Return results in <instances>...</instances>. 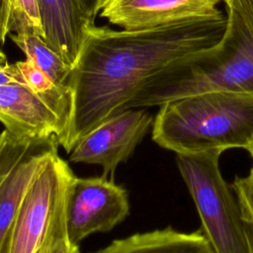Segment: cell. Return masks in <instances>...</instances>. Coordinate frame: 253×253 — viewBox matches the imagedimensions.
Listing matches in <instances>:
<instances>
[{"label": "cell", "instance_id": "cell-6", "mask_svg": "<svg viewBox=\"0 0 253 253\" xmlns=\"http://www.w3.org/2000/svg\"><path fill=\"white\" fill-rule=\"evenodd\" d=\"M55 136L23 137L6 128L0 132V253H8L20 206L35 177L54 153Z\"/></svg>", "mask_w": 253, "mask_h": 253}, {"label": "cell", "instance_id": "cell-21", "mask_svg": "<svg viewBox=\"0 0 253 253\" xmlns=\"http://www.w3.org/2000/svg\"><path fill=\"white\" fill-rule=\"evenodd\" d=\"M247 151L250 153V155H251V157H252V159H253V144L251 145V147H250Z\"/></svg>", "mask_w": 253, "mask_h": 253}, {"label": "cell", "instance_id": "cell-15", "mask_svg": "<svg viewBox=\"0 0 253 253\" xmlns=\"http://www.w3.org/2000/svg\"><path fill=\"white\" fill-rule=\"evenodd\" d=\"M230 187L236 195L240 210L253 217V165L247 176L236 177Z\"/></svg>", "mask_w": 253, "mask_h": 253}, {"label": "cell", "instance_id": "cell-2", "mask_svg": "<svg viewBox=\"0 0 253 253\" xmlns=\"http://www.w3.org/2000/svg\"><path fill=\"white\" fill-rule=\"evenodd\" d=\"M222 2L226 24L220 40L151 77L128 109L161 106L209 92L253 97V8L249 0Z\"/></svg>", "mask_w": 253, "mask_h": 253}, {"label": "cell", "instance_id": "cell-22", "mask_svg": "<svg viewBox=\"0 0 253 253\" xmlns=\"http://www.w3.org/2000/svg\"><path fill=\"white\" fill-rule=\"evenodd\" d=\"M249 2L251 3V6H252V8H253V0H249Z\"/></svg>", "mask_w": 253, "mask_h": 253}, {"label": "cell", "instance_id": "cell-16", "mask_svg": "<svg viewBox=\"0 0 253 253\" xmlns=\"http://www.w3.org/2000/svg\"><path fill=\"white\" fill-rule=\"evenodd\" d=\"M17 81L24 83L16 63H6L4 65H0V85Z\"/></svg>", "mask_w": 253, "mask_h": 253}, {"label": "cell", "instance_id": "cell-18", "mask_svg": "<svg viewBox=\"0 0 253 253\" xmlns=\"http://www.w3.org/2000/svg\"><path fill=\"white\" fill-rule=\"evenodd\" d=\"M79 1L88 18L93 23H95V19L100 13L103 0H79Z\"/></svg>", "mask_w": 253, "mask_h": 253}, {"label": "cell", "instance_id": "cell-19", "mask_svg": "<svg viewBox=\"0 0 253 253\" xmlns=\"http://www.w3.org/2000/svg\"><path fill=\"white\" fill-rule=\"evenodd\" d=\"M240 211H241L242 218L245 221V225H246V229H247V233H248V238H249L250 250H251V253H253V217L248 212H246L245 211L240 210Z\"/></svg>", "mask_w": 253, "mask_h": 253}, {"label": "cell", "instance_id": "cell-9", "mask_svg": "<svg viewBox=\"0 0 253 253\" xmlns=\"http://www.w3.org/2000/svg\"><path fill=\"white\" fill-rule=\"evenodd\" d=\"M222 0H103L99 16L124 30H146L223 17Z\"/></svg>", "mask_w": 253, "mask_h": 253}, {"label": "cell", "instance_id": "cell-1", "mask_svg": "<svg viewBox=\"0 0 253 253\" xmlns=\"http://www.w3.org/2000/svg\"><path fill=\"white\" fill-rule=\"evenodd\" d=\"M225 24L223 16L146 30L92 27L71 73L73 111L63 149L70 153L95 126L127 110L151 77L213 46Z\"/></svg>", "mask_w": 253, "mask_h": 253}, {"label": "cell", "instance_id": "cell-4", "mask_svg": "<svg viewBox=\"0 0 253 253\" xmlns=\"http://www.w3.org/2000/svg\"><path fill=\"white\" fill-rule=\"evenodd\" d=\"M221 152L179 153L176 163L201 218V230L213 252L251 253L240 208L220 172Z\"/></svg>", "mask_w": 253, "mask_h": 253}, {"label": "cell", "instance_id": "cell-8", "mask_svg": "<svg viewBox=\"0 0 253 253\" xmlns=\"http://www.w3.org/2000/svg\"><path fill=\"white\" fill-rule=\"evenodd\" d=\"M144 109H127L108 117L76 142L69 160L102 166L104 175L126 162L153 124Z\"/></svg>", "mask_w": 253, "mask_h": 253}, {"label": "cell", "instance_id": "cell-5", "mask_svg": "<svg viewBox=\"0 0 253 253\" xmlns=\"http://www.w3.org/2000/svg\"><path fill=\"white\" fill-rule=\"evenodd\" d=\"M74 177L58 152L42 165L20 206L8 253H47L66 230V197Z\"/></svg>", "mask_w": 253, "mask_h": 253}, {"label": "cell", "instance_id": "cell-13", "mask_svg": "<svg viewBox=\"0 0 253 253\" xmlns=\"http://www.w3.org/2000/svg\"><path fill=\"white\" fill-rule=\"evenodd\" d=\"M10 39L56 85L70 88L72 67L36 34H10ZM72 90V89H71Z\"/></svg>", "mask_w": 253, "mask_h": 253}, {"label": "cell", "instance_id": "cell-12", "mask_svg": "<svg viewBox=\"0 0 253 253\" xmlns=\"http://www.w3.org/2000/svg\"><path fill=\"white\" fill-rule=\"evenodd\" d=\"M95 253H214L202 230L178 231L171 226L114 240Z\"/></svg>", "mask_w": 253, "mask_h": 253}, {"label": "cell", "instance_id": "cell-7", "mask_svg": "<svg viewBox=\"0 0 253 253\" xmlns=\"http://www.w3.org/2000/svg\"><path fill=\"white\" fill-rule=\"evenodd\" d=\"M129 212L126 191L106 176H74L66 197V230L74 244L95 232H107Z\"/></svg>", "mask_w": 253, "mask_h": 253}, {"label": "cell", "instance_id": "cell-20", "mask_svg": "<svg viewBox=\"0 0 253 253\" xmlns=\"http://www.w3.org/2000/svg\"><path fill=\"white\" fill-rule=\"evenodd\" d=\"M7 63V57L5 53L0 49V65H4Z\"/></svg>", "mask_w": 253, "mask_h": 253}, {"label": "cell", "instance_id": "cell-3", "mask_svg": "<svg viewBox=\"0 0 253 253\" xmlns=\"http://www.w3.org/2000/svg\"><path fill=\"white\" fill-rule=\"evenodd\" d=\"M159 107L152 124V139L176 154L248 150L253 144L252 96L209 92Z\"/></svg>", "mask_w": 253, "mask_h": 253}, {"label": "cell", "instance_id": "cell-11", "mask_svg": "<svg viewBox=\"0 0 253 253\" xmlns=\"http://www.w3.org/2000/svg\"><path fill=\"white\" fill-rule=\"evenodd\" d=\"M37 1L43 41L73 68L95 23L88 18L79 0Z\"/></svg>", "mask_w": 253, "mask_h": 253}, {"label": "cell", "instance_id": "cell-17", "mask_svg": "<svg viewBox=\"0 0 253 253\" xmlns=\"http://www.w3.org/2000/svg\"><path fill=\"white\" fill-rule=\"evenodd\" d=\"M47 253H79V246L72 243L67 235H64L52 244Z\"/></svg>", "mask_w": 253, "mask_h": 253}, {"label": "cell", "instance_id": "cell-10", "mask_svg": "<svg viewBox=\"0 0 253 253\" xmlns=\"http://www.w3.org/2000/svg\"><path fill=\"white\" fill-rule=\"evenodd\" d=\"M0 122L18 136H55L59 145L64 140L65 127L59 117L23 82L0 85Z\"/></svg>", "mask_w": 253, "mask_h": 253}, {"label": "cell", "instance_id": "cell-14", "mask_svg": "<svg viewBox=\"0 0 253 253\" xmlns=\"http://www.w3.org/2000/svg\"><path fill=\"white\" fill-rule=\"evenodd\" d=\"M11 32H15L14 34H36L42 38L37 0H11L10 34Z\"/></svg>", "mask_w": 253, "mask_h": 253}]
</instances>
